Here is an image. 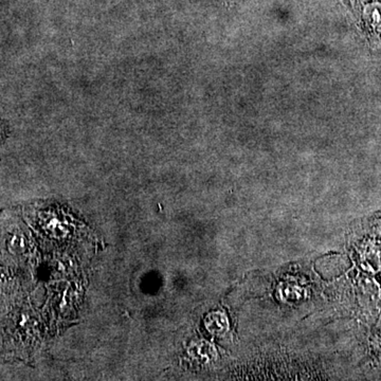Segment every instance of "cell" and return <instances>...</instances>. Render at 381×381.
Returning a JSON list of instances; mask_svg holds the SVG:
<instances>
[{
  "label": "cell",
  "instance_id": "1",
  "mask_svg": "<svg viewBox=\"0 0 381 381\" xmlns=\"http://www.w3.org/2000/svg\"><path fill=\"white\" fill-rule=\"evenodd\" d=\"M364 16L373 26L381 27V5L373 4L364 10Z\"/></svg>",
  "mask_w": 381,
  "mask_h": 381
},
{
  "label": "cell",
  "instance_id": "2",
  "mask_svg": "<svg viewBox=\"0 0 381 381\" xmlns=\"http://www.w3.org/2000/svg\"><path fill=\"white\" fill-rule=\"evenodd\" d=\"M6 132H7V130H6V125L4 122L0 121V142L5 139L6 137Z\"/></svg>",
  "mask_w": 381,
  "mask_h": 381
}]
</instances>
